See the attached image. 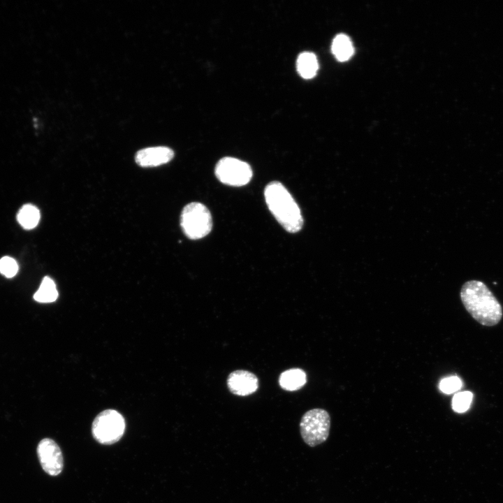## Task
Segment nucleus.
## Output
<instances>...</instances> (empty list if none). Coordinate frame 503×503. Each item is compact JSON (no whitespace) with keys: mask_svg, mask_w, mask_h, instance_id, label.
Wrapping results in <instances>:
<instances>
[{"mask_svg":"<svg viewBox=\"0 0 503 503\" xmlns=\"http://www.w3.org/2000/svg\"><path fill=\"white\" fill-rule=\"evenodd\" d=\"M18 271V265L15 259L3 256L0 259V272L8 278L14 277Z\"/></svg>","mask_w":503,"mask_h":503,"instance_id":"dca6fc26","label":"nucleus"},{"mask_svg":"<svg viewBox=\"0 0 503 503\" xmlns=\"http://www.w3.org/2000/svg\"><path fill=\"white\" fill-rule=\"evenodd\" d=\"M473 394L468 391L456 393L452 400V408L454 411L463 413L466 411L472 401Z\"/></svg>","mask_w":503,"mask_h":503,"instance_id":"2eb2a0df","label":"nucleus"},{"mask_svg":"<svg viewBox=\"0 0 503 503\" xmlns=\"http://www.w3.org/2000/svg\"><path fill=\"white\" fill-rule=\"evenodd\" d=\"M40 220L38 209L31 204L24 205L17 214V221L26 229L35 228Z\"/></svg>","mask_w":503,"mask_h":503,"instance_id":"4468645a","label":"nucleus"},{"mask_svg":"<svg viewBox=\"0 0 503 503\" xmlns=\"http://www.w3.org/2000/svg\"><path fill=\"white\" fill-rule=\"evenodd\" d=\"M296 66L301 77L310 79L316 75L319 68L316 57L312 52H302L297 59Z\"/></svg>","mask_w":503,"mask_h":503,"instance_id":"9b49d317","label":"nucleus"},{"mask_svg":"<svg viewBox=\"0 0 503 503\" xmlns=\"http://www.w3.org/2000/svg\"><path fill=\"white\" fill-rule=\"evenodd\" d=\"M462 386V381L458 377H450L442 379L439 384L440 390L447 394L458 391Z\"/></svg>","mask_w":503,"mask_h":503,"instance_id":"f3484780","label":"nucleus"},{"mask_svg":"<svg viewBox=\"0 0 503 503\" xmlns=\"http://www.w3.org/2000/svg\"><path fill=\"white\" fill-rule=\"evenodd\" d=\"M330 417L328 412L320 408L306 411L300 422V432L304 442L314 447L326 442L329 436Z\"/></svg>","mask_w":503,"mask_h":503,"instance_id":"39448f33","label":"nucleus"},{"mask_svg":"<svg viewBox=\"0 0 503 503\" xmlns=\"http://www.w3.org/2000/svg\"><path fill=\"white\" fill-rule=\"evenodd\" d=\"M174 152L168 147L158 146L142 149L136 154L135 160L142 167H154L169 162Z\"/></svg>","mask_w":503,"mask_h":503,"instance_id":"1a4fd4ad","label":"nucleus"},{"mask_svg":"<svg viewBox=\"0 0 503 503\" xmlns=\"http://www.w3.org/2000/svg\"><path fill=\"white\" fill-rule=\"evenodd\" d=\"M228 388L234 395L246 396L254 393L258 388L257 377L252 372L237 370L231 372L226 380Z\"/></svg>","mask_w":503,"mask_h":503,"instance_id":"6e6552de","label":"nucleus"},{"mask_svg":"<svg viewBox=\"0 0 503 503\" xmlns=\"http://www.w3.org/2000/svg\"><path fill=\"white\" fill-rule=\"evenodd\" d=\"M36 451L40 464L48 474L55 476L62 472L63 455L56 442L44 438L39 442Z\"/></svg>","mask_w":503,"mask_h":503,"instance_id":"0eeeda50","label":"nucleus"},{"mask_svg":"<svg viewBox=\"0 0 503 503\" xmlns=\"http://www.w3.org/2000/svg\"><path fill=\"white\" fill-rule=\"evenodd\" d=\"M54 282L49 277H45L40 285L39 289L34 295V299L43 303L52 302L58 298Z\"/></svg>","mask_w":503,"mask_h":503,"instance_id":"ddd939ff","label":"nucleus"},{"mask_svg":"<svg viewBox=\"0 0 503 503\" xmlns=\"http://www.w3.org/2000/svg\"><path fill=\"white\" fill-rule=\"evenodd\" d=\"M332 52L337 60H348L353 53V47L350 38L344 34H338L332 43Z\"/></svg>","mask_w":503,"mask_h":503,"instance_id":"f8f14e48","label":"nucleus"},{"mask_svg":"<svg viewBox=\"0 0 503 503\" xmlns=\"http://www.w3.org/2000/svg\"><path fill=\"white\" fill-rule=\"evenodd\" d=\"M180 226L188 238H203L212 230V219L210 212L201 203H190L185 205L182 211Z\"/></svg>","mask_w":503,"mask_h":503,"instance_id":"20e7f679","label":"nucleus"},{"mask_svg":"<svg viewBox=\"0 0 503 503\" xmlns=\"http://www.w3.org/2000/svg\"><path fill=\"white\" fill-rule=\"evenodd\" d=\"M266 204L277 221L289 233H297L302 227L300 210L285 187L279 182L269 183L265 188Z\"/></svg>","mask_w":503,"mask_h":503,"instance_id":"f03ea898","label":"nucleus"},{"mask_svg":"<svg viewBox=\"0 0 503 503\" xmlns=\"http://www.w3.org/2000/svg\"><path fill=\"white\" fill-rule=\"evenodd\" d=\"M125 428L123 416L115 409H108L95 417L92 425V434L99 444L111 445L122 437Z\"/></svg>","mask_w":503,"mask_h":503,"instance_id":"7ed1b4c3","label":"nucleus"},{"mask_svg":"<svg viewBox=\"0 0 503 503\" xmlns=\"http://www.w3.org/2000/svg\"><path fill=\"white\" fill-rule=\"evenodd\" d=\"M214 173L221 182L233 187L247 184L253 175L247 163L233 157L220 159L215 166Z\"/></svg>","mask_w":503,"mask_h":503,"instance_id":"423d86ee","label":"nucleus"},{"mask_svg":"<svg viewBox=\"0 0 503 503\" xmlns=\"http://www.w3.org/2000/svg\"><path fill=\"white\" fill-rule=\"evenodd\" d=\"M460 298L468 313L480 324L493 326L501 321L502 305L483 282H466L461 288Z\"/></svg>","mask_w":503,"mask_h":503,"instance_id":"f257e3e1","label":"nucleus"},{"mask_svg":"<svg viewBox=\"0 0 503 503\" xmlns=\"http://www.w3.org/2000/svg\"><path fill=\"white\" fill-rule=\"evenodd\" d=\"M307 381L305 372L300 368L289 369L283 372L279 378V386L289 391L301 388Z\"/></svg>","mask_w":503,"mask_h":503,"instance_id":"9d476101","label":"nucleus"}]
</instances>
